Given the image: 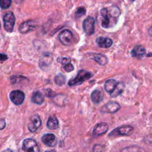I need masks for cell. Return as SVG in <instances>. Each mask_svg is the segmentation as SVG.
Segmentation results:
<instances>
[{"mask_svg": "<svg viewBox=\"0 0 152 152\" xmlns=\"http://www.w3.org/2000/svg\"><path fill=\"white\" fill-rule=\"evenodd\" d=\"M31 101L37 105H42L44 102V96L39 91H36L33 94Z\"/></svg>", "mask_w": 152, "mask_h": 152, "instance_id": "ffe728a7", "label": "cell"}, {"mask_svg": "<svg viewBox=\"0 0 152 152\" xmlns=\"http://www.w3.org/2000/svg\"><path fill=\"white\" fill-rule=\"evenodd\" d=\"M95 19L91 16H88L84 20L83 24V30L87 35L90 36L94 33Z\"/></svg>", "mask_w": 152, "mask_h": 152, "instance_id": "9c48e42d", "label": "cell"}, {"mask_svg": "<svg viewBox=\"0 0 152 152\" xmlns=\"http://www.w3.org/2000/svg\"><path fill=\"white\" fill-rule=\"evenodd\" d=\"M124 88H125L124 83H123V82L118 83H117V86H116V88H114V90L110 94V95H111V97L113 98L117 97V96H118L119 95H120L122 93H123V91H124Z\"/></svg>", "mask_w": 152, "mask_h": 152, "instance_id": "ac0fdd59", "label": "cell"}, {"mask_svg": "<svg viewBox=\"0 0 152 152\" xmlns=\"http://www.w3.org/2000/svg\"><path fill=\"white\" fill-rule=\"evenodd\" d=\"M2 152H13V151H12V150H10V149H7V150H4V151H2Z\"/></svg>", "mask_w": 152, "mask_h": 152, "instance_id": "1f68e13d", "label": "cell"}, {"mask_svg": "<svg viewBox=\"0 0 152 152\" xmlns=\"http://www.w3.org/2000/svg\"><path fill=\"white\" fill-rule=\"evenodd\" d=\"M51 62H52V56L50 54H49V53H46V54H45L44 56L40 59L39 65L40 67L42 68L43 66L45 67L48 66Z\"/></svg>", "mask_w": 152, "mask_h": 152, "instance_id": "44dd1931", "label": "cell"}, {"mask_svg": "<svg viewBox=\"0 0 152 152\" xmlns=\"http://www.w3.org/2000/svg\"><path fill=\"white\" fill-rule=\"evenodd\" d=\"M108 130V125L105 123H100L96 125L93 131V135L94 136H101L105 134Z\"/></svg>", "mask_w": 152, "mask_h": 152, "instance_id": "4fadbf2b", "label": "cell"}, {"mask_svg": "<svg viewBox=\"0 0 152 152\" xmlns=\"http://www.w3.org/2000/svg\"><path fill=\"white\" fill-rule=\"evenodd\" d=\"M69 62H71V59H70L69 58L65 57V58H62V59H61V63H62V65H63V66L66 65V64L69 63Z\"/></svg>", "mask_w": 152, "mask_h": 152, "instance_id": "f1b7e54d", "label": "cell"}, {"mask_svg": "<svg viewBox=\"0 0 152 152\" xmlns=\"http://www.w3.org/2000/svg\"><path fill=\"white\" fill-rule=\"evenodd\" d=\"M63 67H64V69L65 70V71H66V72H71V71H74V65L71 64V62H69V63L66 64V65H64Z\"/></svg>", "mask_w": 152, "mask_h": 152, "instance_id": "83f0119b", "label": "cell"}, {"mask_svg": "<svg viewBox=\"0 0 152 152\" xmlns=\"http://www.w3.org/2000/svg\"><path fill=\"white\" fill-rule=\"evenodd\" d=\"M93 152H105V147L102 145L96 144L93 147Z\"/></svg>", "mask_w": 152, "mask_h": 152, "instance_id": "484cf974", "label": "cell"}, {"mask_svg": "<svg viewBox=\"0 0 152 152\" xmlns=\"http://www.w3.org/2000/svg\"><path fill=\"white\" fill-rule=\"evenodd\" d=\"M66 82V77L62 74H59L55 77V83L57 86H63L64 84Z\"/></svg>", "mask_w": 152, "mask_h": 152, "instance_id": "cb8c5ba5", "label": "cell"}, {"mask_svg": "<svg viewBox=\"0 0 152 152\" xmlns=\"http://www.w3.org/2000/svg\"><path fill=\"white\" fill-rule=\"evenodd\" d=\"M15 22H16V18L12 12H9L3 16L4 28L7 32H13Z\"/></svg>", "mask_w": 152, "mask_h": 152, "instance_id": "5b68a950", "label": "cell"}, {"mask_svg": "<svg viewBox=\"0 0 152 152\" xmlns=\"http://www.w3.org/2000/svg\"><path fill=\"white\" fill-rule=\"evenodd\" d=\"M7 56L5 54H3V53H0V61H4L7 60Z\"/></svg>", "mask_w": 152, "mask_h": 152, "instance_id": "4dcf8cb0", "label": "cell"}, {"mask_svg": "<svg viewBox=\"0 0 152 152\" xmlns=\"http://www.w3.org/2000/svg\"><path fill=\"white\" fill-rule=\"evenodd\" d=\"M91 99L92 102L94 104L100 103L102 101V99H103V94H102L101 91L96 89V90H94L91 93Z\"/></svg>", "mask_w": 152, "mask_h": 152, "instance_id": "e0dca14e", "label": "cell"}, {"mask_svg": "<svg viewBox=\"0 0 152 152\" xmlns=\"http://www.w3.org/2000/svg\"><path fill=\"white\" fill-rule=\"evenodd\" d=\"M117 83H118V82L116 81L115 80H113V79L107 80L105 83V86H104L105 91L111 94V92L114 90V88H115L116 86H117Z\"/></svg>", "mask_w": 152, "mask_h": 152, "instance_id": "d6986e66", "label": "cell"}, {"mask_svg": "<svg viewBox=\"0 0 152 152\" xmlns=\"http://www.w3.org/2000/svg\"><path fill=\"white\" fill-rule=\"evenodd\" d=\"M145 54V49L141 45H137L132 49V56L137 59H141Z\"/></svg>", "mask_w": 152, "mask_h": 152, "instance_id": "2e32d148", "label": "cell"}, {"mask_svg": "<svg viewBox=\"0 0 152 152\" xmlns=\"http://www.w3.org/2000/svg\"><path fill=\"white\" fill-rule=\"evenodd\" d=\"M19 152H40V150L38 144L34 140L28 138L22 142V148L19 150Z\"/></svg>", "mask_w": 152, "mask_h": 152, "instance_id": "3957f363", "label": "cell"}, {"mask_svg": "<svg viewBox=\"0 0 152 152\" xmlns=\"http://www.w3.org/2000/svg\"><path fill=\"white\" fill-rule=\"evenodd\" d=\"M120 109V104L116 102H108L105 104L102 108V113H108V114H114L117 113Z\"/></svg>", "mask_w": 152, "mask_h": 152, "instance_id": "8fae6325", "label": "cell"}, {"mask_svg": "<svg viewBox=\"0 0 152 152\" xmlns=\"http://www.w3.org/2000/svg\"><path fill=\"white\" fill-rule=\"evenodd\" d=\"M6 126V123H5V120L4 119H1L0 120V130H2L5 128Z\"/></svg>", "mask_w": 152, "mask_h": 152, "instance_id": "f546056e", "label": "cell"}, {"mask_svg": "<svg viewBox=\"0 0 152 152\" xmlns=\"http://www.w3.org/2000/svg\"><path fill=\"white\" fill-rule=\"evenodd\" d=\"M134 133V128L131 126H123L117 128L109 134V137L130 136Z\"/></svg>", "mask_w": 152, "mask_h": 152, "instance_id": "277c9868", "label": "cell"}, {"mask_svg": "<svg viewBox=\"0 0 152 152\" xmlns=\"http://www.w3.org/2000/svg\"><path fill=\"white\" fill-rule=\"evenodd\" d=\"M59 39L62 45L66 46H69L72 44L74 36L71 31L68 30H64L59 34Z\"/></svg>", "mask_w": 152, "mask_h": 152, "instance_id": "8992f818", "label": "cell"}, {"mask_svg": "<svg viewBox=\"0 0 152 152\" xmlns=\"http://www.w3.org/2000/svg\"><path fill=\"white\" fill-rule=\"evenodd\" d=\"M96 42L99 48H110L113 44V41L108 37H99L96 39Z\"/></svg>", "mask_w": 152, "mask_h": 152, "instance_id": "9a60e30c", "label": "cell"}, {"mask_svg": "<svg viewBox=\"0 0 152 152\" xmlns=\"http://www.w3.org/2000/svg\"><path fill=\"white\" fill-rule=\"evenodd\" d=\"M100 14L102 28H110L117 24L120 15V10L117 6H111L108 8H102L100 11Z\"/></svg>", "mask_w": 152, "mask_h": 152, "instance_id": "6da1fadb", "label": "cell"}, {"mask_svg": "<svg viewBox=\"0 0 152 152\" xmlns=\"http://www.w3.org/2000/svg\"><path fill=\"white\" fill-rule=\"evenodd\" d=\"M0 27H1V25H0Z\"/></svg>", "mask_w": 152, "mask_h": 152, "instance_id": "d590c367", "label": "cell"}, {"mask_svg": "<svg viewBox=\"0 0 152 152\" xmlns=\"http://www.w3.org/2000/svg\"><path fill=\"white\" fill-rule=\"evenodd\" d=\"M11 5V0H0V7L2 9L8 8Z\"/></svg>", "mask_w": 152, "mask_h": 152, "instance_id": "d4e9b609", "label": "cell"}, {"mask_svg": "<svg viewBox=\"0 0 152 152\" xmlns=\"http://www.w3.org/2000/svg\"><path fill=\"white\" fill-rule=\"evenodd\" d=\"M120 152H145V149L137 145H132L123 148Z\"/></svg>", "mask_w": 152, "mask_h": 152, "instance_id": "603a6c76", "label": "cell"}, {"mask_svg": "<svg viewBox=\"0 0 152 152\" xmlns=\"http://www.w3.org/2000/svg\"><path fill=\"white\" fill-rule=\"evenodd\" d=\"M132 1H134V0H132Z\"/></svg>", "mask_w": 152, "mask_h": 152, "instance_id": "e575fe53", "label": "cell"}, {"mask_svg": "<svg viewBox=\"0 0 152 152\" xmlns=\"http://www.w3.org/2000/svg\"><path fill=\"white\" fill-rule=\"evenodd\" d=\"M25 94L19 90H15L10 92V99L13 104L16 105H20L25 100Z\"/></svg>", "mask_w": 152, "mask_h": 152, "instance_id": "52a82bcc", "label": "cell"}, {"mask_svg": "<svg viewBox=\"0 0 152 152\" xmlns=\"http://www.w3.org/2000/svg\"><path fill=\"white\" fill-rule=\"evenodd\" d=\"M47 127L51 130L57 129L59 127V121H58L57 118H56L55 117H49L47 123Z\"/></svg>", "mask_w": 152, "mask_h": 152, "instance_id": "7402d4cb", "label": "cell"}, {"mask_svg": "<svg viewBox=\"0 0 152 152\" xmlns=\"http://www.w3.org/2000/svg\"><path fill=\"white\" fill-rule=\"evenodd\" d=\"M42 141L45 145L49 147H53L56 145L57 141L54 134H46L42 137Z\"/></svg>", "mask_w": 152, "mask_h": 152, "instance_id": "7c38bea8", "label": "cell"}, {"mask_svg": "<svg viewBox=\"0 0 152 152\" xmlns=\"http://www.w3.org/2000/svg\"><path fill=\"white\" fill-rule=\"evenodd\" d=\"M86 14V9L83 7H79L75 13V16L77 18H80Z\"/></svg>", "mask_w": 152, "mask_h": 152, "instance_id": "4316f807", "label": "cell"}, {"mask_svg": "<svg viewBox=\"0 0 152 152\" xmlns=\"http://www.w3.org/2000/svg\"><path fill=\"white\" fill-rule=\"evenodd\" d=\"M92 75H93L92 73L89 72V71H85V70H80L78 72V74H77V77L70 80L69 83H68V86H79V85L82 84V83H83L86 80H89L92 77Z\"/></svg>", "mask_w": 152, "mask_h": 152, "instance_id": "7a4b0ae2", "label": "cell"}, {"mask_svg": "<svg viewBox=\"0 0 152 152\" xmlns=\"http://www.w3.org/2000/svg\"><path fill=\"white\" fill-rule=\"evenodd\" d=\"M15 1H16L17 3H19V2H21V1H22V0H15Z\"/></svg>", "mask_w": 152, "mask_h": 152, "instance_id": "d6a6232c", "label": "cell"}, {"mask_svg": "<svg viewBox=\"0 0 152 152\" xmlns=\"http://www.w3.org/2000/svg\"><path fill=\"white\" fill-rule=\"evenodd\" d=\"M37 28V24L33 20H28L24 22L22 25L19 26V32L22 34H27L31 31H34Z\"/></svg>", "mask_w": 152, "mask_h": 152, "instance_id": "30bf717a", "label": "cell"}, {"mask_svg": "<svg viewBox=\"0 0 152 152\" xmlns=\"http://www.w3.org/2000/svg\"><path fill=\"white\" fill-rule=\"evenodd\" d=\"M42 120L38 114H34L30 118L28 123V128L31 132H36L41 126Z\"/></svg>", "mask_w": 152, "mask_h": 152, "instance_id": "ba28073f", "label": "cell"}, {"mask_svg": "<svg viewBox=\"0 0 152 152\" xmlns=\"http://www.w3.org/2000/svg\"><path fill=\"white\" fill-rule=\"evenodd\" d=\"M45 152H51V151H45Z\"/></svg>", "mask_w": 152, "mask_h": 152, "instance_id": "836d02e7", "label": "cell"}, {"mask_svg": "<svg viewBox=\"0 0 152 152\" xmlns=\"http://www.w3.org/2000/svg\"><path fill=\"white\" fill-rule=\"evenodd\" d=\"M89 56H90L91 59L94 60L95 62H96L100 65H105L108 64V58L103 54L96 53H91L90 54H89Z\"/></svg>", "mask_w": 152, "mask_h": 152, "instance_id": "5bb4252c", "label": "cell"}]
</instances>
